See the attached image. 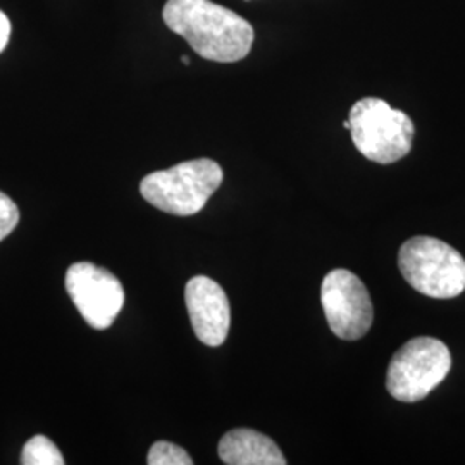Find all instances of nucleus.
<instances>
[{"label": "nucleus", "instance_id": "obj_13", "mask_svg": "<svg viewBox=\"0 0 465 465\" xmlns=\"http://www.w3.org/2000/svg\"><path fill=\"white\" fill-rule=\"evenodd\" d=\"M11 36V21L0 11V52L7 47Z\"/></svg>", "mask_w": 465, "mask_h": 465}, {"label": "nucleus", "instance_id": "obj_3", "mask_svg": "<svg viewBox=\"0 0 465 465\" xmlns=\"http://www.w3.org/2000/svg\"><path fill=\"white\" fill-rule=\"evenodd\" d=\"M349 121L353 145L376 164H393L412 149V119L384 100L367 97L355 102Z\"/></svg>", "mask_w": 465, "mask_h": 465}, {"label": "nucleus", "instance_id": "obj_14", "mask_svg": "<svg viewBox=\"0 0 465 465\" xmlns=\"http://www.w3.org/2000/svg\"><path fill=\"white\" fill-rule=\"evenodd\" d=\"M182 63H183V64H186V66H188V64H190V59H188V57H186V55H183V57H182Z\"/></svg>", "mask_w": 465, "mask_h": 465}, {"label": "nucleus", "instance_id": "obj_11", "mask_svg": "<svg viewBox=\"0 0 465 465\" xmlns=\"http://www.w3.org/2000/svg\"><path fill=\"white\" fill-rule=\"evenodd\" d=\"M147 462L150 465H192L193 459L174 443L157 441L150 449Z\"/></svg>", "mask_w": 465, "mask_h": 465}, {"label": "nucleus", "instance_id": "obj_1", "mask_svg": "<svg viewBox=\"0 0 465 465\" xmlns=\"http://www.w3.org/2000/svg\"><path fill=\"white\" fill-rule=\"evenodd\" d=\"M163 19L202 59L214 63L245 59L255 38L245 17L213 0H167Z\"/></svg>", "mask_w": 465, "mask_h": 465}, {"label": "nucleus", "instance_id": "obj_6", "mask_svg": "<svg viewBox=\"0 0 465 465\" xmlns=\"http://www.w3.org/2000/svg\"><path fill=\"white\" fill-rule=\"evenodd\" d=\"M321 302L330 330L341 340H359L366 336L374 307L366 284L347 269L331 271L321 288Z\"/></svg>", "mask_w": 465, "mask_h": 465}, {"label": "nucleus", "instance_id": "obj_4", "mask_svg": "<svg viewBox=\"0 0 465 465\" xmlns=\"http://www.w3.org/2000/svg\"><path fill=\"white\" fill-rule=\"evenodd\" d=\"M401 276L419 293L453 299L465 290V259L449 243L431 236H414L399 252Z\"/></svg>", "mask_w": 465, "mask_h": 465}, {"label": "nucleus", "instance_id": "obj_15", "mask_svg": "<svg viewBox=\"0 0 465 465\" xmlns=\"http://www.w3.org/2000/svg\"><path fill=\"white\" fill-rule=\"evenodd\" d=\"M343 128H345V130H349L350 132V121H345V123H343Z\"/></svg>", "mask_w": 465, "mask_h": 465}, {"label": "nucleus", "instance_id": "obj_10", "mask_svg": "<svg viewBox=\"0 0 465 465\" xmlns=\"http://www.w3.org/2000/svg\"><path fill=\"white\" fill-rule=\"evenodd\" d=\"M19 462L23 465H63L64 457L47 436L36 434L23 447Z\"/></svg>", "mask_w": 465, "mask_h": 465}, {"label": "nucleus", "instance_id": "obj_12", "mask_svg": "<svg viewBox=\"0 0 465 465\" xmlns=\"http://www.w3.org/2000/svg\"><path fill=\"white\" fill-rule=\"evenodd\" d=\"M17 223H19V211L16 203L11 197L0 192V242L16 230Z\"/></svg>", "mask_w": 465, "mask_h": 465}, {"label": "nucleus", "instance_id": "obj_7", "mask_svg": "<svg viewBox=\"0 0 465 465\" xmlns=\"http://www.w3.org/2000/svg\"><path fill=\"white\" fill-rule=\"evenodd\" d=\"M66 290L84 321L99 331L113 326L124 305L121 282L92 262H76L67 269Z\"/></svg>", "mask_w": 465, "mask_h": 465}, {"label": "nucleus", "instance_id": "obj_8", "mask_svg": "<svg viewBox=\"0 0 465 465\" xmlns=\"http://www.w3.org/2000/svg\"><path fill=\"white\" fill-rule=\"evenodd\" d=\"M184 302L200 341L207 347L223 345L232 322L230 302L224 290L207 276H195L186 282Z\"/></svg>", "mask_w": 465, "mask_h": 465}, {"label": "nucleus", "instance_id": "obj_5", "mask_svg": "<svg viewBox=\"0 0 465 465\" xmlns=\"http://www.w3.org/2000/svg\"><path fill=\"white\" fill-rule=\"evenodd\" d=\"M450 367L451 355L447 345L436 338L419 336L393 355L386 372V388L395 400L419 401L447 378Z\"/></svg>", "mask_w": 465, "mask_h": 465}, {"label": "nucleus", "instance_id": "obj_9", "mask_svg": "<svg viewBox=\"0 0 465 465\" xmlns=\"http://www.w3.org/2000/svg\"><path fill=\"white\" fill-rule=\"evenodd\" d=\"M219 457L228 465H284L280 447L262 432L232 430L219 441Z\"/></svg>", "mask_w": 465, "mask_h": 465}, {"label": "nucleus", "instance_id": "obj_2", "mask_svg": "<svg viewBox=\"0 0 465 465\" xmlns=\"http://www.w3.org/2000/svg\"><path fill=\"white\" fill-rule=\"evenodd\" d=\"M223 178V169L216 161L195 159L145 176L140 193L163 213L192 216L205 207Z\"/></svg>", "mask_w": 465, "mask_h": 465}]
</instances>
